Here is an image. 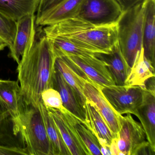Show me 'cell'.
Returning a JSON list of instances; mask_svg holds the SVG:
<instances>
[{
  "mask_svg": "<svg viewBox=\"0 0 155 155\" xmlns=\"http://www.w3.org/2000/svg\"><path fill=\"white\" fill-rule=\"evenodd\" d=\"M55 58L51 44L45 35L35 39L17 68L21 97L38 103L42 91L53 88Z\"/></svg>",
  "mask_w": 155,
  "mask_h": 155,
  "instance_id": "6da1fadb",
  "label": "cell"
},
{
  "mask_svg": "<svg viewBox=\"0 0 155 155\" xmlns=\"http://www.w3.org/2000/svg\"><path fill=\"white\" fill-rule=\"evenodd\" d=\"M43 31L46 37L64 38L97 54L109 53L118 41L117 22L97 25L74 18L47 26Z\"/></svg>",
  "mask_w": 155,
  "mask_h": 155,
  "instance_id": "7a4b0ae2",
  "label": "cell"
},
{
  "mask_svg": "<svg viewBox=\"0 0 155 155\" xmlns=\"http://www.w3.org/2000/svg\"><path fill=\"white\" fill-rule=\"evenodd\" d=\"M12 119L29 155H53L39 103L27 101L21 95L18 116Z\"/></svg>",
  "mask_w": 155,
  "mask_h": 155,
  "instance_id": "3957f363",
  "label": "cell"
},
{
  "mask_svg": "<svg viewBox=\"0 0 155 155\" xmlns=\"http://www.w3.org/2000/svg\"><path fill=\"white\" fill-rule=\"evenodd\" d=\"M143 1L123 12L118 21V41L131 68L142 47L144 11Z\"/></svg>",
  "mask_w": 155,
  "mask_h": 155,
  "instance_id": "277c9868",
  "label": "cell"
},
{
  "mask_svg": "<svg viewBox=\"0 0 155 155\" xmlns=\"http://www.w3.org/2000/svg\"><path fill=\"white\" fill-rule=\"evenodd\" d=\"M119 119L120 128L117 138L120 155H155L141 124L130 113L120 115Z\"/></svg>",
  "mask_w": 155,
  "mask_h": 155,
  "instance_id": "5b68a950",
  "label": "cell"
},
{
  "mask_svg": "<svg viewBox=\"0 0 155 155\" xmlns=\"http://www.w3.org/2000/svg\"><path fill=\"white\" fill-rule=\"evenodd\" d=\"M96 55H67L58 57L62 58L87 82L101 88L115 85L107 66Z\"/></svg>",
  "mask_w": 155,
  "mask_h": 155,
  "instance_id": "8992f818",
  "label": "cell"
},
{
  "mask_svg": "<svg viewBox=\"0 0 155 155\" xmlns=\"http://www.w3.org/2000/svg\"><path fill=\"white\" fill-rule=\"evenodd\" d=\"M123 12L116 0H84L77 18L92 24L117 22Z\"/></svg>",
  "mask_w": 155,
  "mask_h": 155,
  "instance_id": "52a82bcc",
  "label": "cell"
},
{
  "mask_svg": "<svg viewBox=\"0 0 155 155\" xmlns=\"http://www.w3.org/2000/svg\"><path fill=\"white\" fill-rule=\"evenodd\" d=\"M102 93L117 114H135L143 99V88L127 85L109 86L101 88Z\"/></svg>",
  "mask_w": 155,
  "mask_h": 155,
  "instance_id": "ba28073f",
  "label": "cell"
},
{
  "mask_svg": "<svg viewBox=\"0 0 155 155\" xmlns=\"http://www.w3.org/2000/svg\"><path fill=\"white\" fill-rule=\"evenodd\" d=\"M35 14L23 16L17 21L15 39L9 49V56L18 64L21 59L35 41Z\"/></svg>",
  "mask_w": 155,
  "mask_h": 155,
  "instance_id": "9c48e42d",
  "label": "cell"
},
{
  "mask_svg": "<svg viewBox=\"0 0 155 155\" xmlns=\"http://www.w3.org/2000/svg\"><path fill=\"white\" fill-rule=\"evenodd\" d=\"M83 92L85 98L94 103L114 137H117L120 128V115L113 109L102 93L101 88L86 81Z\"/></svg>",
  "mask_w": 155,
  "mask_h": 155,
  "instance_id": "30bf717a",
  "label": "cell"
},
{
  "mask_svg": "<svg viewBox=\"0 0 155 155\" xmlns=\"http://www.w3.org/2000/svg\"><path fill=\"white\" fill-rule=\"evenodd\" d=\"M85 123L97 137L101 146V151L108 153L110 145L114 137L94 103L86 98Z\"/></svg>",
  "mask_w": 155,
  "mask_h": 155,
  "instance_id": "8fae6325",
  "label": "cell"
},
{
  "mask_svg": "<svg viewBox=\"0 0 155 155\" xmlns=\"http://www.w3.org/2000/svg\"><path fill=\"white\" fill-rule=\"evenodd\" d=\"M47 109L71 155H91L67 117L59 110L51 108Z\"/></svg>",
  "mask_w": 155,
  "mask_h": 155,
  "instance_id": "7c38bea8",
  "label": "cell"
},
{
  "mask_svg": "<svg viewBox=\"0 0 155 155\" xmlns=\"http://www.w3.org/2000/svg\"><path fill=\"white\" fill-rule=\"evenodd\" d=\"M53 88L59 92L63 107L72 115L85 122V103L78 92L66 81L56 68Z\"/></svg>",
  "mask_w": 155,
  "mask_h": 155,
  "instance_id": "4fadbf2b",
  "label": "cell"
},
{
  "mask_svg": "<svg viewBox=\"0 0 155 155\" xmlns=\"http://www.w3.org/2000/svg\"><path fill=\"white\" fill-rule=\"evenodd\" d=\"M96 57L107 66L115 85H124L131 68L121 53L118 41L114 44L109 53H98Z\"/></svg>",
  "mask_w": 155,
  "mask_h": 155,
  "instance_id": "5bb4252c",
  "label": "cell"
},
{
  "mask_svg": "<svg viewBox=\"0 0 155 155\" xmlns=\"http://www.w3.org/2000/svg\"><path fill=\"white\" fill-rule=\"evenodd\" d=\"M134 115L140 120L147 140L155 151V93L143 88L142 102Z\"/></svg>",
  "mask_w": 155,
  "mask_h": 155,
  "instance_id": "9a60e30c",
  "label": "cell"
},
{
  "mask_svg": "<svg viewBox=\"0 0 155 155\" xmlns=\"http://www.w3.org/2000/svg\"><path fill=\"white\" fill-rule=\"evenodd\" d=\"M84 0H65L37 17L35 23L38 26H47L77 18Z\"/></svg>",
  "mask_w": 155,
  "mask_h": 155,
  "instance_id": "2e32d148",
  "label": "cell"
},
{
  "mask_svg": "<svg viewBox=\"0 0 155 155\" xmlns=\"http://www.w3.org/2000/svg\"><path fill=\"white\" fill-rule=\"evenodd\" d=\"M144 17L142 47L144 56L155 64V0H143Z\"/></svg>",
  "mask_w": 155,
  "mask_h": 155,
  "instance_id": "e0dca14e",
  "label": "cell"
},
{
  "mask_svg": "<svg viewBox=\"0 0 155 155\" xmlns=\"http://www.w3.org/2000/svg\"><path fill=\"white\" fill-rule=\"evenodd\" d=\"M153 77H155V67L144 56V50L142 47L137 53L124 85L145 88L146 81Z\"/></svg>",
  "mask_w": 155,
  "mask_h": 155,
  "instance_id": "ac0fdd59",
  "label": "cell"
},
{
  "mask_svg": "<svg viewBox=\"0 0 155 155\" xmlns=\"http://www.w3.org/2000/svg\"><path fill=\"white\" fill-rule=\"evenodd\" d=\"M20 99L18 81L0 79V105L8 111L12 119L18 116Z\"/></svg>",
  "mask_w": 155,
  "mask_h": 155,
  "instance_id": "d6986e66",
  "label": "cell"
},
{
  "mask_svg": "<svg viewBox=\"0 0 155 155\" xmlns=\"http://www.w3.org/2000/svg\"><path fill=\"white\" fill-rule=\"evenodd\" d=\"M60 110L69 120L81 140L87 147L91 155H102L101 146L98 140L85 122L72 115L65 107Z\"/></svg>",
  "mask_w": 155,
  "mask_h": 155,
  "instance_id": "ffe728a7",
  "label": "cell"
},
{
  "mask_svg": "<svg viewBox=\"0 0 155 155\" xmlns=\"http://www.w3.org/2000/svg\"><path fill=\"white\" fill-rule=\"evenodd\" d=\"M40 0H0V12L17 21L23 16L35 14Z\"/></svg>",
  "mask_w": 155,
  "mask_h": 155,
  "instance_id": "44dd1931",
  "label": "cell"
},
{
  "mask_svg": "<svg viewBox=\"0 0 155 155\" xmlns=\"http://www.w3.org/2000/svg\"><path fill=\"white\" fill-rule=\"evenodd\" d=\"M47 135L52 147L53 155H71L65 144L53 118L42 101L39 102Z\"/></svg>",
  "mask_w": 155,
  "mask_h": 155,
  "instance_id": "7402d4cb",
  "label": "cell"
},
{
  "mask_svg": "<svg viewBox=\"0 0 155 155\" xmlns=\"http://www.w3.org/2000/svg\"><path fill=\"white\" fill-rule=\"evenodd\" d=\"M55 67L60 72L66 81L78 92L85 104L86 98L83 90L86 81L79 77L61 57H56Z\"/></svg>",
  "mask_w": 155,
  "mask_h": 155,
  "instance_id": "603a6c76",
  "label": "cell"
},
{
  "mask_svg": "<svg viewBox=\"0 0 155 155\" xmlns=\"http://www.w3.org/2000/svg\"><path fill=\"white\" fill-rule=\"evenodd\" d=\"M18 139L22 141L21 137L16 131L13 120L9 116L0 124V145L23 148L18 144Z\"/></svg>",
  "mask_w": 155,
  "mask_h": 155,
  "instance_id": "cb8c5ba5",
  "label": "cell"
},
{
  "mask_svg": "<svg viewBox=\"0 0 155 155\" xmlns=\"http://www.w3.org/2000/svg\"><path fill=\"white\" fill-rule=\"evenodd\" d=\"M17 30V21L0 12V37L10 48L13 44Z\"/></svg>",
  "mask_w": 155,
  "mask_h": 155,
  "instance_id": "d4e9b609",
  "label": "cell"
},
{
  "mask_svg": "<svg viewBox=\"0 0 155 155\" xmlns=\"http://www.w3.org/2000/svg\"><path fill=\"white\" fill-rule=\"evenodd\" d=\"M41 99L47 108H51L61 110L64 108L59 92L53 88L43 91L41 94Z\"/></svg>",
  "mask_w": 155,
  "mask_h": 155,
  "instance_id": "484cf974",
  "label": "cell"
},
{
  "mask_svg": "<svg viewBox=\"0 0 155 155\" xmlns=\"http://www.w3.org/2000/svg\"><path fill=\"white\" fill-rule=\"evenodd\" d=\"M65 0H40L37 17L53 8Z\"/></svg>",
  "mask_w": 155,
  "mask_h": 155,
  "instance_id": "4316f807",
  "label": "cell"
},
{
  "mask_svg": "<svg viewBox=\"0 0 155 155\" xmlns=\"http://www.w3.org/2000/svg\"><path fill=\"white\" fill-rule=\"evenodd\" d=\"M0 155H29L26 148L8 147L0 145Z\"/></svg>",
  "mask_w": 155,
  "mask_h": 155,
  "instance_id": "83f0119b",
  "label": "cell"
},
{
  "mask_svg": "<svg viewBox=\"0 0 155 155\" xmlns=\"http://www.w3.org/2000/svg\"><path fill=\"white\" fill-rule=\"evenodd\" d=\"M121 7L123 12L129 9L143 0H116Z\"/></svg>",
  "mask_w": 155,
  "mask_h": 155,
  "instance_id": "f1b7e54d",
  "label": "cell"
},
{
  "mask_svg": "<svg viewBox=\"0 0 155 155\" xmlns=\"http://www.w3.org/2000/svg\"><path fill=\"white\" fill-rule=\"evenodd\" d=\"M110 149L111 155H120L119 150L117 143V137L114 138L111 141V143L110 145Z\"/></svg>",
  "mask_w": 155,
  "mask_h": 155,
  "instance_id": "f546056e",
  "label": "cell"
},
{
  "mask_svg": "<svg viewBox=\"0 0 155 155\" xmlns=\"http://www.w3.org/2000/svg\"><path fill=\"white\" fill-rule=\"evenodd\" d=\"M9 116V114L8 111L0 105V124Z\"/></svg>",
  "mask_w": 155,
  "mask_h": 155,
  "instance_id": "4dcf8cb0",
  "label": "cell"
},
{
  "mask_svg": "<svg viewBox=\"0 0 155 155\" xmlns=\"http://www.w3.org/2000/svg\"><path fill=\"white\" fill-rule=\"evenodd\" d=\"M6 47H7V44L0 37V51L3 50Z\"/></svg>",
  "mask_w": 155,
  "mask_h": 155,
  "instance_id": "1f68e13d",
  "label": "cell"
}]
</instances>
